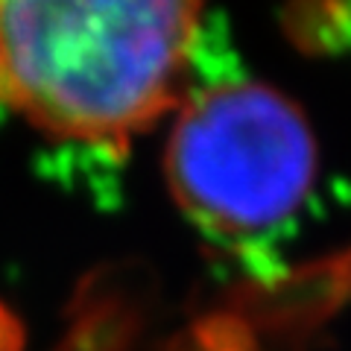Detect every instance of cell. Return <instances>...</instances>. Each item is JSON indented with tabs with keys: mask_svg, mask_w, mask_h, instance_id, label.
Listing matches in <instances>:
<instances>
[{
	"mask_svg": "<svg viewBox=\"0 0 351 351\" xmlns=\"http://www.w3.org/2000/svg\"><path fill=\"white\" fill-rule=\"evenodd\" d=\"M205 0H0V106L56 141L126 149L188 97Z\"/></svg>",
	"mask_w": 351,
	"mask_h": 351,
	"instance_id": "obj_1",
	"label": "cell"
},
{
	"mask_svg": "<svg viewBox=\"0 0 351 351\" xmlns=\"http://www.w3.org/2000/svg\"><path fill=\"white\" fill-rule=\"evenodd\" d=\"M170 126L164 176L176 205L219 243H252L299 211L316 179L302 108L255 80L188 91Z\"/></svg>",
	"mask_w": 351,
	"mask_h": 351,
	"instance_id": "obj_2",
	"label": "cell"
}]
</instances>
